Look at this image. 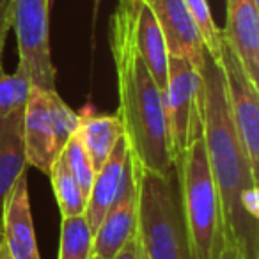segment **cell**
I'll list each match as a JSON object with an SVG mask.
<instances>
[{"label": "cell", "mask_w": 259, "mask_h": 259, "mask_svg": "<svg viewBox=\"0 0 259 259\" xmlns=\"http://www.w3.org/2000/svg\"><path fill=\"white\" fill-rule=\"evenodd\" d=\"M202 83V137L220 195L226 238L241 259H259L257 181L243 151L227 103L220 61L206 52L199 71Z\"/></svg>", "instance_id": "cell-1"}, {"label": "cell", "mask_w": 259, "mask_h": 259, "mask_svg": "<svg viewBox=\"0 0 259 259\" xmlns=\"http://www.w3.org/2000/svg\"><path fill=\"white\" fill-rule=\"evenodd\" d=\"M139 0H117L108 23V45L119 91L117 117L122 122L130 158L144 170L174 172L167 141L162 91L135 47V9Z\"/></svg>", "instance_id": "cell-2"}, {"label": "cell", "mask_w": 259, "mask_h": 259, "mask_svg": "<svg viewBox=\"0 0 259 259\" xmlns=\"http://www.w3.org/2000/svg\"><path fill=\"white\" fill-rule=\"evenodd\" d=\"M188 259H219L226 245L222 204L202 134L172 162Z\"/></svg>", "instance_id": "cell-3"}, {"label": "cell", "mask_w": 259, "mask_h": 259, "mask_svg": "<svg viewBox=\"0 0 259 259\" xmlns=\"http://www.w3.org/2000/svg\"><path fill=\"white\" fill-rule=\"evenodd\" d=\"M130 170L137 190V257L181 259L188 248L174 172L144 170L132 158Z\"/></svg>", "instance_id": "cell-4"}, {"label": "cell", "mask_w": 259, "mask_h": 259, "mask_svg": "<svg viewBox=\"0 0 259 259\" xmlns=\"http://www.w3.org/2000/svg\"><path fill=\"white\" fill-rule=\"evenodd\" d=\"M167 141L172 162L202 134L201 75L185 59L170 57L167 85L162 93Z\"/></svg>", "instance_id": "cell-5"}, {"label": "cell", "mask_w": 259, "mask_h": 259, "mask_svg": "<svg viewBox=\"0 0 259 259\" xmlns=\"http://www.w3.org/2000/svg\"><path fill=\"white\" fill-rule=\"evenodd\" d=\"M47 0H13V25L18 43V68L34 87L55 89V66L50 52Z\"/></svg>", "instance_id": "cell-6"}, {"label": "cell", "mask_w": 259, "mask_h": 259, "mask_svg": "<svg viewBox=\"0 0 259 259\" xmlns=\"http://www.w3.org/2000/svg\"><path fill=\"white\" fill-rule=\"evenodd\" d=\"M220 66L226 80L231 119L254 174L259 178V87L250 82L222 36Z\"/></svg>", "instance_id": "cell-7"}, {"label": "cell", "mask_w": 259, "mask_h": 259, "mask_svg": "<svg viewBox=\"0 0 259 259\" xmlns=\"http://www.w3.org/2000/svg\"><path fill=\"white\" fill-rule=\"evenodd\" d=\"M151 8L156 22L165 37L170 57L185 59L201 71L204 64V45L201 34L188 13L183 0H144Z\"/></svg>", "instance_id": "cell-8"}, {"label": "cell", "mask_w": 259, "mask_h": 259, "mask_svg": "<svg viewBox=\"0 0 259 259\" xmlns=\"http://www.w3.org/2000/svg\"><path fill=\"white\" fill-rule=\"evenodd\" d=\"M135 222H137V190L128 162L126 176L117 199L93 234V257H114L135 234Z\"/></svg>", "instance_id": "cell-9"}, {"label": "cell", "mask_w": 259, "mask_h": 259, "mask_svg": "<svg viewBox=\"0 0 259 259\" xmlns=\"http://www.w3.org/2000/svg\"><path fill=\"white\" fill-rule=\"evenodd\" d=\"M222 36L250 82L259 87V0H226Z\"/></svg>", "instance_id": "cell-10"}, {"label": "cell", "mask_w": 259, "mask_h": 259, "mask_svg": "<svg viewBox=\"0 0 259 259\" xmlns=\"http://www.w3.org/2000/svg\"><path fill=\"white\" fill-rule=\"evenodd\" d=\"M23 148L27 165L36 167L43 174L50 172L52 163L59 156L55 149L50 105L47 91L34 85L23 108Z\"/></svg>", "instance_id": "cell-11"}, {"label": "cell", "mask_w": 259, "mask_h": 259, "mask_svg": "<svg viewBox=\"0 0 259 259\" xmlns=\"http://www.w3.org/2000/svg\"><path fill=\"white\" fill-rule=\"evenodd\" d=\"M0 233L13 259H41L30 209L27 172L18 178L6 199Z\"/></svg>", "instance_id": "cell-12"}, {"label": "cell", "mask_w": 259, "mask_h": 259, "mask_svg": "<svg viewBox=\"0 0 259 259\" xmlns=\"http://www.w3.org/2000/svg\"><path fill=\"white\" fill-rule=\"evenodd\" d=\"M128 162H130V153H128V146H126V139L122 135L115 142L107 162L101 165L100 170H96L93 185H91L89 195H87V206L83 215H85V220L89 224L93 234L98 229V226L101 224L103 217L107 215V211L110 209V206L117 199L119 190H121L122 181H124L126 176Z\"/></svg>", "instance_id": "cell-13"}, {"label": "cell", "mask_w": 259, "mask_h": 259, "mask_svg": "<svg viewBox=\"0 0 259 259\" xmlns=\"http://www.w3.org/2000/svg\"><path fill=\"white\" fill-rule=\"evenodd\" d=\"M23 108H16L0 119V227L6 199L27 167L23 148Z\"/></svg>", "instance_id": "cell-14"}, {"label": "cell", "mask_w": 259, "mask_h": 259, "mask_svg": "<svg viewBox=\"0 0 259 259\" xmlns=\"http://www.w3.org/2000/svg\"><path fill=\"white\" fill-rule=\"evenodd\" d=\"M75 135L78 137L83 151L87 153L94 172L101 169L115 142L122 137V122L115 115L98 114L91 105H85L78 112V128Z\"/></svg>", "instance_id": "cell-15"}, {"label": "cell", "mask_w": 259, "mask_h": 259, "mask_svg": "<svg viewBox=\"0 0 259 259\" xmlns=\"http://www.w3.org/2000/svg\"><path fill=\"white\" fill-rule=\"evenodd\" d=\"M134 32L139 55L148 66L156 85L163 93L167 85V71H169V50H167L165 37L160 30L158 22L144 0L137 2Z\"/></svg>", "instance_id": "cell-16"}, {"label": "cell", "mask_w": 259, "mask_h": 259, "mask_svg": "<svg viewBox=\"0 0 259 259\" xmlns=\"http://www.w3.org/2000/svg\"><path fill=\"white\" fill-rule=\"evenodd\" d=\"M48 176H50L52 190H54L55 201H57L59 211H61L62 219L83 215L87 206V197L83 195L76 178L69 170L62 153L52 163Z\"/></svg>", "instance_id": "cell-17"}, {"label": "cell", "mask_w": 259, "mask_h": 259, "mask_svg": "<svg viewBox=\"0 0 259 259\" xmlns=\"http://www.w3.org/2000/svg\"><path fill=\"white\" fill-rule=\"evenodd\" d=\"M93 257V231L85 215L62 219L59 259H91Z\"/></svg>", "instance_id": "cell-18"}, {"label": "cell", "mask_w": 259, "mask_h": 259, "mask_svg": "<svg viewBox=\"0 0 259 259\" xmlns=\"http://www.w3.org/2000/svg\"><path fill=\"white\" fill-rule=\"evenodd\" d=\"M48 105H50V115H52V126H54V139H55V149L61 155L64 149L66 142L75 135L78 128V112H75L64 100L57 89L47 91Z\"/></svg>", "instance_id": "cell-19"}, {"label": "cell", "mask_w": 259, "mask_h": 259, "mask_svg": "<svg viewBox=\"0 0 259 259\" xmlns=\"http://www.w3.org/2000/svg\"><path fill=\"white\" fill-rule=\"evenodd\" d=\"M30 89L32 83L22 68H16L13 75H8L4 69H0V119L16 108L25 107Z\"/></svg>", "instance_id": "cell-20"}, {"label": "cell", "mask_w": 259, "mask_h": 259, "mask_svg": "<svg viewBox=\"0 0 259 259\" xmlns=\"http://www.w3.org/2000/svg\"><path fill=\"white\" fill-rule=\"evenodd\" d=\"M187 6L188 13H190L192 20L195 22L201 34L204 50L208 52L211 57H220V43H222V30L217 27L213 22L211 11H209L208 0H183Z\"/></svg>", "instance_id": "cell-21"}, {"label": "cell", "mask_w": 259, "mask_h": 259, "mask_svg": "<svg viewBox=\"0 0 259 259\" xmlns=\"http://www.w3.org/2000/svg\"><path fill=\"white\" fill-rule=\"evenodd\" d=\"M61 153H62V156L66 158V163H68L69 170H71L73 176H75L76 181H78L83 195L87 197V195H89V190H91V185H93L94 174H96V172H94L93 163H91L87 153L83 151L78 137H76V135H73V137L66 142L64 149H62Z\"/></svg>", "instance_id": "cell-22"}, {"label": "cell", "mask_w": 259, "mask_h": 259, "mask_svg": "<svg viewBox=\"0 0 259 259\" xmlns=\"http://www.w3.org/2000/svg\"><path fill=\"white\" fill-rule=\"evenodd\" d=\"M13 25V0H0V69H2V54H4L8 32Z\"/></svg>", "instance_id": "cell-23"}, {"label": "cell", "mask_w": 259, "mask_h": 259, "mask_svg": "<svg viewBox=\"0 0 259 259\" xmlns=\"http://www.w3.org/2000/svg\"><path fill=\"white\" fill-rule=\"evenodd\" d=\"M112 259H139L137 257V245H135V234Z\"/></svg>", "instance_id": "cell-24"}, {"label": "cell", "mask_w": 259, "mask_h": 259, "mask_svg": "<svg viewBox=\"0 0 259 259\" xmlns=\"http://www.w3.org/2000/svg\"><path fill=\"white\" fill-rule=\"evenodd\" d=\"M219 259H241L240 252L236 250V247H234L233 243H229V241H226V245H224L222 252H220Z\"/></svg>", "instance_id": "cell-25"}, {"label": "cell", "mask_w": 259, "mask_h": 259, "mask_svg": "<svg viewBox=\"0 0 259 259\" xmlns=\"http://www.w3.org/2000/svg\"><path fill=\"white\" fill-rule=\"evenodd\" d=\"M0 259H13L11 254H9V250H8V245H6L2 233H0Z\"/></svg>", "instance_id": "cell-26"}, {"label": "cell", "mask_w": 259, "mask_h": 259, "mask_svg": "<svg viewBox=\"0 0 259 259\" xmlns=\"http://www.w3.org/2000/svg\"><path fill=\"white\" fill-rule=\"evenodd\" d=\"M181 259H188V250L185 252V254H183V257H181Z\"/></svg>", "instance_id": "cell-27"}, {"label": "cell", "mask_w": 259, "mask_h": 259, "mask_svg": "<svg viewBox=\"0 0 259 259\" xmlns=\"http://www.w3.org/2000/svg\"><path fill=\"white\" fill-rule=\"evenodd\" d=\"M47 2H48V6H52V2H54V0H47Z\"/></svg>", "instance_id": "cell-28"}, {"label": "cell", "mask_w": 259, "mask_h": 259, "mask_svg": "<svg viewBox=\"0 0 259 259\" xmlns=\"http://www.w3.org/2000/svg\"><path fill=\"white\" fill-rule=\"evenodd\" d=\"M94 4H96V8H98V4H100V0H96V2H94Z\"/></svg>", "instance_id": "cell-29"}, {"label": "cell", "mask_w": 259, "mask_h": 259, "mask_svg": "<svg viewBox=\"0 0 259 259\" xmlns=\"http://www.w3.org/2000/svg\"><path fill=\"white\" fill-rule=\"evenodd\" d=\"M91 259H98V257H91Z\"/></svg>", "instance_id": "cell-30"}]
</instances>
